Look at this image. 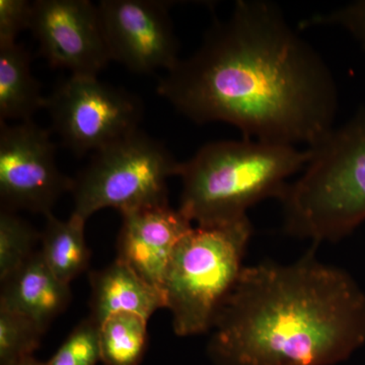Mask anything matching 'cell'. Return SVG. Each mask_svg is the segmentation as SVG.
Returning <instances> with one entry per match:
<instances>
[{
  "mask_svg": "<svg viewBox=\"0 0 365 365\" xmlns=\"http://www.w3.org/2000/svg\"><path fill=\"white\" fill-rule=\"evenodd\" d=\"M158 93L197 124L222 122L242 137L314 148L335 127L338 88L329 66L267 0H239Z\"/></svg>",
  "mask_w": 365,
  "mask_h": 365,
  "instance_id": "6da1fadb",
  "label": "cell"
},
{
  "mask_svg": "<svg viewBox=\"0 0 365 365\" xmlns=\"http://www.w3.org/2000/svg\"><path fill=\"white\" fill-rule=\"evenodd\" d=\"M316 251L245 267L209 332L213 364L334 365L365 345L364 290Z\"/></svg>",
  "mask_w": 365,
  "mask_h": 365,
  "instance_id": "7a4b0ae2",
  "label": "cell"
},
{
  "mask_svg": "<svg viewBox=\"0 0 365 365\" xmlns=\"http://www.w3.org/2000/svg\"><path fill=\"white\" fill-rule=\"evenodd\" d=\"M311 153L297 146L246 138L206 143L181 163L179 210L197 227L249 217L268 198L279 199L289 178L302 172Z\"/></svg>",
  "mask_w": 365,
  "mask_h": 365,
  "instance_id": "3957f363",
  "label": "cell"
},
{
  "mask_svg": "<svg viewBox=\"0 0 365 365\" xmlns=\"http://www.w3.org/2000/svg\"><path fill=\"white\" fill-rule=\"evenodd\" d=\"M307 150L309 163L278 201L285 234L317 248L365 222V108Z\"/></svg>",
  "mask_w": 365,
  "mask_h": 365,
  "instance_id": "277c9868",
  "label": "cell"
},
{
  "mask_svg": "<svg viewBox=\"0 0 365 365\" xmlns=\"http://www.w3.org/2000/svg\"><path fill=\"white\" fill-rule=\"evenodd\" d=\"M253 235L249 217L195 227L178 242L163 281L165 307L180 337L212 329L216 317L234 292Z\"/></svg>",
  "mask_w": 365,
  "mask_h": 365,
  "instance_id": "5b68a950",
  "label": "cell"
},
{
  "mask_svg": "<svg viewBox=\"0 0 365 365\" xmlns=\"http://www.w3.org/2000/svg\"><path fill=\"white\" fill-rule=\"evenodd\" d=\"M178 162L165 143L145 132L134 131L96 151L73 178V215L85 220L105 208L121 215L168 205V181L179 176Z\"/></svg>",
  "mask_w": 365,
  "mask_h": 365,
  "instance_id": "8992f818",
  "label": "cell"
},
{
  "mask_svg": "<svg viewBox=\"0 0 365 365\" xmlns=\"http://www.w3.org/2000/svg\"><path fill=\"white\" fill-rule=\"evenodd\" d=\"M46 110L62 143L76 155L98 151L138 130L143 104L134 93L95 76H71L48 96Z\"/></svg>",
  "mask_w": 365,
  "mask_h": 365,
  "instance_id": "52a82bcc",
  "label": "cell"
},
{
  "mask_svg": "<svg viewBox=\"0 0 365 365\" xmlns=\"http://www.w3.org/2000/svg\"><path fill=\"white\" fill-rule=\"evenodd\" d=\"M50 132L33 120L14 125L0 121V201L7 210L51 212L73 178L60 172Z\"/></svg>",
  "mask_w": 365,
  "mask_h": 365,
  "instance_id": "ba28073f",
  "label": "cell"
},
{
  "mask_svg": "<svg viewBox=\"0 0 365 365\" xmlns=\"http://www.w3.org/2000/svg\"><path fill=\"white\" fill-rule=\"evenodd\" d=\"M169 7L158 0L101 1L98 14L112 61L139 74L176 66L179 43Z\"/></svg>",
  "mask_w": 365,
  "mask_h": 365,
  "instance_id": "9c48e42d",
  "label": "cell"
},
{
  "mask_svg": "<svg viewBox=\"0 0 365 365\" xmlns=\"http://www.w3.org/2000/svg\"><path fill=\"white\" fill-rule=\"evenodd\" d=\"M32 31L53 68L95 76L111 62L98 4L88 0L33 2Z\"/></svg>",
  "mask_w": 365,
  "mask_h": 365,
  "instance_id": "30bf717a",
  "label": "cell"
},
{
  "mask_svg": "<svg viewBox=\"0 0 365 365\" xmlns=\"http://www.w3.org/2000/svg\"><path fill=\"white\" fill-rule=\"evenodd\" d=\"M122 217L117 259L163 292L172 255L178 242L193 227L192 222L169 204L130 211Z\"/></svg>",
  "mask_w": 365,
  "mask_h": 365,
  "instance_id": "8fae6325",
  "label": "cell"
},
{
  "mask_svg": "<svg viewBox=\"0 0 365 365\" xmlns=\"http://www.w3.org/2000/svg\"><path fill=\"white\" fill-rule=\"evenodd\" d=\"M71 299V287L53 274L40 251L1 282L0 307L23 314L44 331Z\"/></svg>",
  "mask_w": 365,
  "mask_h": 365,
  "instance_id": "7c38bea8",
  "label": "cell"
},
{
  "mask_svg": "<svg viewBox=\"0 0 365 365\" xmlns=\"http://www.w3.org/2000/svg\"><path fill=\"white\" fill-rule=\"evenodd\" d=\"M90 318L102 325L114 314L130 313L146 319L165 307V295L143 280L127 264L116 259L102 270L91 272Z\"/></svg>",
  "mask_w": 365,
  "mask_h": 365,
  "instance_id": "4fadbf2b",
  "label": "cell"
},
{
  "mask_svg": "<svg viewBox=\"0 0 365 365\" xmlns=\"http://www.w3.org/2000/svg\"><path fill=\"white\" fill-rule=\"evenodd\" d=\"M30 64V54L23 46L0 44V121H31L36 113L46 109L47 97Z\"/></svg>",
  "mask_w": 365,
  "mask_h": 365,
  "instance_id": "5bb4252c",
  "label": "cell"
},
{
  "mask_svg": "<svg viewBox=\"0 0 365 365\" xmlns=\"http://www.w3.org/2000/svg\"><path fill=\"white\" fill-rule=\"evenodd\" d=\"M42 241L43 259L57 278L71 285L74 278L86 271L91 253L86 245V220L72 213L66 222L59 220L52 212L45 215Z\"/></svg>",
  "mask_w": 365,
  "mask_h": 365,
  "instance_id": "9a60e30c",
  "label": "cell"
},
{
  "mask_svg": "<svg viewBox=\"0 0 365 365\" xmlns=\"http://www.w3.org/2000/svg\"><path fill=\"white\" fill-rule=\"evenodd\" d=\"M148 321L136 314H114L100 326L104 365H139L148 346Z\"/></svg>",
  "mask_w": 365,
  "mask_h": 365,
  "instance_id": "2e32d148",
  "label": "cell"
},
{
  "mask_svg": "<svg viewBox=\"0 0 365 365\" xmlns=\"http://www.w3.org/2000/svg\"><path fill=\"white\" fill-rule=\"evenodd\" d=\"M41 235L14 211L0 209V282L24 266Z\"/></svg>",
  "mask_w": 365,
  "mask_h": 365,
  "instance_id": "e0dca14e",
  "label": "cell"
},
{
  "mask_svg": "<svg viewBox=\"0 0 365 365\" xmlns=\"http://www.w3.org/2000/svg\"><path fill=\"white\" fill-rule=\"evenodd\" d=\"M44 333L23 314L0 307V365H18L32 356Z\"/></svg>",
  "mask_w": 365,
  "mask_h": 365,
  "instance_id": "ac0fdd59",
  "label": "cell"
},
{
  "mask_svg": "<svg viewBox=\"0 0 365 365\" xmlns=\"http://www.w3.org/2000/svg\"><path fill=\"white\" fill-rule=\"evenodd\" d=\"M101 360L100 326L88 317L60 346L48 365H97Z\"/></svg>",
  "mask_w": 365,
  "mask_h": 365,
  "instance_id": "d6986e66",
  "label": "cell"
},
{
  "mask_svg": "<svg viewBox=\"0 0 365 365\" xmlns=\"http://www.w3.org/2000/svg\"><path fill=\"white\" fill-rule=\"evenodd\" d=\"M302 26L304 28L336 26L342 29L365 51V0L353 1L328 13L314 14L302 21Z\"/></svg>",
  "mask_w": 365,
  "mask_h": 365,
  "instance_id": "ffe728a7",
  "label": "cell"
},
{
  "mask_svg": "<svg viewBox=\"0 0 365 365\" xmlns=\"http://www.w3.org/2000/svg\"><path fill=\"white\" fill-rule=\"evenodd\" d=\"M33 2L0 0V44L16 42L19 34L30 30Z\"/></svg>",
  "mask_w": 365,
  "mask_h": 365,
  "instance_id": "44dd1931",
  "label": "cell"
},
{
  "mask_svg": "<svg viewBox=\"0 0 365 365\" xmlns=\"http://www.w3.org/2000/svg\"><path fill=\"white\" fill-rule=\"evenodd\" d=\"M18 365H48L47 362H41L39 360L34 359L33 356L28 357V359H24Z\"/></svg>",
  "mask_w": 365,
  "mask_h": 365,
  "instance_id": "7402d4cb",
  "label": "cell"
}]
</instances>
